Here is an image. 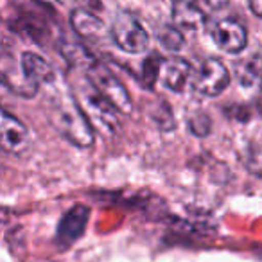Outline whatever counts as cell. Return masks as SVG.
Wrapping results in <instances>:
<instances>
[{"instance_id":"18","label":"cell","mask_w":262,"mask_h":262,"mask_svg":"<svg viewBox=\"0 0 262 262\" xmlns=\"http://www.w3.org/2000/svg\"><path fill=\"white\" fill-rule=\"evenodd\" d=\"M189 129L192 131V135L196 137H207L212 129L210 117L205 112H194L189 117Z\"/></svg>"},{"instance_id":"15","label":"cell","mask_w":262,"mask_h":262,"mask_svg":"<svg viewBox=\"0 0 262 262\" xmlns=\"http://www.w3.org/2000/svg\"><path fill=\"white\" fill-rule=\"evenodd\" d=\"M61 54L70 67H81L88 70L95 63V58L86 51V47L81 43H74V41H67L61 45Z\"/></svg>"},{"instance_id":"14","label":"cell","mask_w":262,"mask_h":262,"mask_svg":"<svg viewBox=\"0 0 262 262\" xmlns=\"http://www.w3.org/2000/svg\"><path fill=\"white\" fill-rule=\"evenodd\" d=\"M2 77H4V83L8 88H11L15 94L22 95L26 99H31L38 94V84H34L33 81H29L22 72V67L16 69L15 65L9 69L8 63H2Z\"/></svg>"},{"instance_id":"5","label":"cell","mask_w":262,"mask_h":262,"mask_svg":"<svg viewBox=\"0 0 262 262\" xmlns=\"http://www.w3.org/2000/svg\"><path fill=\"white\" fill-rule=\"evenodd\" d=\"M230 72L217 58H207L194 77V90L205 97H217L228 88Z\"/></svg>"},{"instance_id":"2","label":"cell","mask_w":262,"mask_h":262,"mask_svg":"<svg viewBox=\"0 0 262 262\" xmlns=\"http://www.w3.org/2000/svg\"><path fill=\"white\" fill-rule=\"evenodd\" d=\"M77 104L81 106L83 113L86 119L90 120L92 127H99L104 133L112 135L119 129V117H117V110L112 102H108L88 81L86 86H81L77 92Z\"/></svg>"},{"instance_id":"10","label":"cell","mask_w":262,"mask_h":262,"mask_svg":"<svg viewBox=\"0 0 262 262\" xmlns=\"http://www.w3.org/2000/svg\"><path fill=\"white\" fill-rule=\"evenodd\" d=\"M70 24L72 29L79 34L81 38L90 41H99L104 38L106 34V26L95 13L88 11L84 8H77L70 15Z\"/></svg>"},{"instance_id":"21","label":"cell","mask_w":262,"mask_h":262,"mask_svg":"<svg viewBox=\"0 0 262 262\" xmlns=\"http://www.w3.org/2000/svg\"><path fill=\"white\" fill-rule=\"evenodd\" d=\"M205 2L210 9H223L228 4V0H205Z\"/></svg>"},{"instance_id":"12","label":"cell","mask_w":262,"mask_h":262,"mask_svg":"<svg viewBox=\"0 0 262 262\" xmlns=\"http://www.w3.org/2000/svg\"><path fill=\"white\" fill-rule=\"evenodd\" d=\"M207 15L200 2L172 4V24L182 31H198L205 26Z\"/></svg>"},{"instance_id":"4","label":"cell","mask_w":262,"mask_h":262,"mask_svg":"<svg viewBox=\"0 0 262 262\" xmlns=\"http://www.w3.org/2000/svg\"><path fill=\"white\" fill-rule=\"evenodd\" d=\"M86 77L92 83V86L102 95L108 102L115 106L117 112L120 113H131V97L124 84L119 81V77L102 63L95 61L90 69L86 70Z\"/></svg>"},{"instance_id":"17","label":"cell","mask_w":262,"mask_h":262,"mask_svg":"<svg viewBox=\"0 0 262 262\" xmlns=\"http://www.w3.org/2000/svg\"><path fill=\"white\" fill-rule=\"evenodd\" d=\"M162 63H164V59H162L158 54H151L149 58L144 61L142 81H144V84H146L147 88H151L155 84V81H158V77H160Z\"/></svg>"},{"instance_id":"13","label":"cell","mask_w":262,"mask_h":262,"mask_svg":"<svg viewBox=\"0 0 262 262\" xmlns=\"http://www.w3.org/2000/svg\"><path fill=\"white\" fill-rule=\"evenodd\" d=\"M237 79L243 90L250 94L260 95L262 94V56L255 54L248 61L241 63L237 70Z\"/></svg>"},{"instance_id":"16","label":"cell","mask_w":262,"mask_h":262,"mask_svg":"<svg viewBox=\"0 0 262 262\" xmlns=\"http://www.w3.org/2000/svg\"><path fill=\"white\" fill-rule=\"evenodd\" d=\"M157 38L160 41V45L164 49H167L169 52H178L185 47V38H183L182 29L172 24V26H164L157 31Z\"/></svg>"},{"instance_id":"9","label":"cell","mask_w":262,"mask_h":262,"mask_svg":"<svg viewBox=\"0 0 262 262\" xmlns=\"http://www.w3.org/2000/svg\"><path fill=\"white\" fill-rule=\"evenodd\" d=\"M190 74H192V67L187 59L183 58H167L164 59L160 69V81L167 90L172 92H183L187 86V81L190 79Z\"/></svg>"},{"instance_id":"22","label":"cell","mask_w":262,"mask_h":262,"mask_svg":"<svg viewBox=\"0 0 262 262\" xmlns=\"http://www.w3.org/2000/svg\"><path fill=\"white\" fill-rule=\"evenodd\" d=\"M182 2H200V0H171V4H182Z\"/></svg>"},{"instance_id":"20","label":"cell","mask_w":262,"mask_h":262,"mask_svg":"<svg viewBox=\"0 0 262 262\" xmlns=\"http://www.w3.org/2000/svg\"><path fill=\"white\" fill-rule=\"evenodd\" d=\"M248 4H250V9L253 11V15L262 18V0H248Z\"/></svg>"},{"instance_id":"8","label":"cell","mask_w":262,"mask_h":262,"mask_svg":"<svg viewBox=\"0 0 262 262\" xmlns=\"http://www.w3.org/2000/svg\"><path fill=\"white\" fill-rule=\"evenodd\" d=\"M0 133H2V147H4L8 153L16 155L27 149V144H29L27 127L24 126L15 115H11L8 110L2 112Z\"/></svg>"},{"instance_id":"1","label":"cell","mask_w":262,"mask_h":262,"mask_svg":"<svg viewBox=\"0 0 262 262\" xmlns=\"http://www.w3.org/2000/svg\"><path fill=\"white\" fill-rule=\"evenodd\" d=\"M49 120L59 135L76 147H90L94 144V127L76 99H54L49 106Z\"/></svg>"},{"instance_id":"11","label":"cell","mask_w":262,"mask_h":262,"mask_svg":"<svg viewBox=\"0 0 262 262\" xmlns=\"http://www.w3.org/2000/svg\"><path fill=\"white\" fill-rule=\"evenodd\" d=\"M20 67H22L24 76L38 86L40 84H51L56 81V74L51 63L41 56L34 54V52H24L22 59H20Z\"/></svg>"},{"instance_id":"7","label":"cell","mask_w":262,"mask_h":262,"mask_svg":"<svg viewBox=\"0 0 262 262\" xmlns=\"http://www.w3.org/2000/svg\"><path fill=\"white\" fill-rule=\"evenodd\" d=\"M88 215H90V210L84 205H76L63 214L58 225V241L63 246H69V244L76 243L79 237H83L84 230H86Z\"/></svg>"},{"instance_id":"3","label":"cell","mask_w":262,"mask_h":262,"mask_svg":"<svg viewBox=\"0 0 262 262\" xmlns=\"http://www.w3.org/2000/svg\"><path fill=\"white\" fill-rule=\"evenodd\" d=\"M112 38L120 51L127 54H142L149 47V34L135 15L120 11L112 24Z\"/></svg>"},{"instance_id":"19","label":"cell","mask_w":262,"mask_h":262,"mask_svg":"<svg viewBox=\"0 0 262 262\" xmlns=\"http://www.w3.org/2000/svg\"><path fill=\"white\" fill-rule=\"evenodd\" d=\"M246 167L250 169L251 174L262 176V151H251V153H248Z\"/></svg>"},{"instance_id":"6","label":"cell","mask_w":262,"mask_h":262,"mask_svg":"<svg viewBox=\"0 0 262 262\" xmlns=\"http://www.w3.org/2000/svg\"><path fill=\"white\" fill-rule=\"evenodd\" d=\"M212 38L221 51L228 54H239L248 45L246 27L233 18H223L212 29Z\"/></svg>"},{"instance_id":"23","label":"cell","mask_w":262,"mask_h":262,"mask_svg":"<svg viewBox=\"0 0 262 262\" xmlns=\"http://www.w3.org/2000/svg\"><path fill=\"white\" fill-rule=\"evenodd\" d=\"M58 2H59V4H72V2H76V0H58Z\"/></svg>"}]
</instances>
